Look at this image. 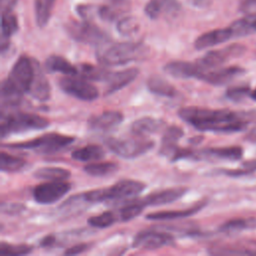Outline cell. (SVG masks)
<instances>
[{"mask_svg":"<svg viewBox=\"0 0 256 256\" xmlns=\"http://www.w3.org/2000/svg\"><path fill=\"white\" fill-rule=\"evenodd\" d=\"M245 51V47L241 44H231L222 49L207 52L203 57L197 60L198 64L205 70H210L220 66L226 61L241 56Z\"/></svg>","mask_w":256,"mask_h":256,"instance_id":"cell-10","label":"cell"},{"mask_svg":"<svg viewBox=\"0 0 256 256\" xmlns=\"http://www.w3.org/2000/svg\"><path fill=\"white\" fill-rule=\"evenodd\" d=\"M138 74H139V69L135 67L127 68L121 71L111 73L110 77L106 81L107 86H106L105 94L109 95L124 88L125 86L133 82L134 79L138 76Z\"/></svg>","mask_w":256,"mask_h":256,"instance_id":"cell-20","label":"cell"},{"mask_svg":"<svg viewBox=\"0 0 256 256\" xmlns=\"http://www.w3.org/2000/svg\"><path fill=\"white\" fill-rule=\"evenodd\" d=\"M117 30L124 36H130L138 30V23L132 17H125L118 21Z\"/></svg>","mask_w":256,"mask_h":256,"instance_id":"cell-41","label":"cell"},{"mask_svg":"<svg viewBox=\"0 0 256 256\" xmlns=\"http://www.w3.org/2000/svg\"><path fill=\"white\" fill-rule=\"evenodd\" d=\"M18 0H1V7L3 10H12Z\"/></svg>","mask_w":256,"mask_h":256,"instance_id":"cell-47","label":"cell"},{"mask_svg":"<svg viewBox=\"0 0 256 256\" xmlns=\"http://www.w3.org/2000/svg\"><path fill=\"white\" fill-rule=\"evenodd\" d=\"M256 228V217L248 218H237L229 220L223 223L219 230L224 233H235L242 230L255 229Z\"/></svg>","mask_w":256,"mask_h":256,"instance_id":"cell-31","label":"cell"},{"mask_svg":"<svg viewBox=\"0 0 256 256\" xmlns=\"http://www.w3.org/2000/svg\"><path fill=\"white\" fill-rule=\"evenodd\" d=\"M66 31L74 40L91 45H103L109 38L105 32L88 20L71 21L66 25Z\"/></svg>","mask_w":256,"mask_h":256,"instance_id":"cell-8","label":"cell"},{"mask_svg":"<svg viewBox=\"0 0 256 256\" xmlns=\"http://www.w3.org/2000/svg\"><path fill=\"white\" fill-rule=\"evenodd\" d=\"M25 207L21 204L18 203H14V204H2L1 205V210L3 213H7V214H18L19 212H21Z\"/></svg>","mask_w":256,"mask_h":256,"instance_id":"cell-43","label":"cell"},{"mask_svg":"<svg viewBox=\"0 0 256 256\" xmlns=\"http://www.w3.org/2000/svg\"><path fill=\"white\" fill-rule=\"evenodd\" d=\"M26 162L24 159L13 156L6 152H1L0 156V167L4 172H16L21 170L25 166Z\"/></svg>","mask_w":256,"mask_h":256,"instance_id":"cell-37","label":"cell"},{"mask_svg":"<svg viewBox=\"0 0 256 256\" xmlns=\"http://www.w3.org/2000/svg\"><path fill=\"white\" fill-rule=\"evenodd\" d=\"M144 189L145 184L143 182L132 179H122L113 186L87 191L83 193L82 196L86 203L131 200Z\"/></svg>","mask_w":256,"mask_h":256,"instance_id":"cell-4","label":"cell"},{"mask_svg":"<svg viewBox=\"0 0 256 256\" xmlns=\"http://www.w3.org/2000/svg\"><path fill=\"white\" fill-rule=\"evenodd\" d=\"M118 168V165L114 162H93L85 165L83 169L91 176L102 177L115 173Z\"/></svg>","mask_w":256,"mask_h":256,"instance_id":"cell-34","label":"cell"},{"mask_svg":"<svg viewBox=\"0 0 256 256\" xmlns=\"http://www.w3.org/2000/svg\"><path fill=\"white\" fill-rule=\"evenodd\" d=\"M166 122L159 118L154 117H142L134 121L131 125V132L133 135L146 137L151 134L165 130Z\"/></svg>","mask_w":256,"mask_h":256,"instance_id":"cell-21","label":"cell"},{"mask_svg":"<svg viewBox=\"0 0 256 256\" xmlns=\"http://www.w3.org/2000/svg\"><path fill=\"white\" fill-rule=\"evenodd\" d=\"M45 69L50 72H59L65 75L74 76L77 75V67L73 66L66 58L60 55H51L45 61Z\"/></svg>","mask_w":256,"mask_h":256,"instance_id":"cell-25","label":"cell"},{"mask_svg":"<svg viewBox=\"0 0 256 256\" xmlns=\"http://www.w3.org/2000/svg\"><path fill=\"white\" fill-rule=\"evenodd\" d=\"M241 166L248 169L251 173L256 172V159H249L247 161H244Z\"/></svg>","mask_w":256,"mask_h":256,"instance_id":"cell-46","label":"cell"},{"mask_svg":"<svg viewBox=\"0 0 256 256\" xmlns=\"http://www.w3.org/2000/svg\"><path fill=\"white\" fill-rule=\"evenodd\" d=\"M250 93L251 90L248 85H237L228 88L225 92V96L233 102H239L245 99Z\"/></svg>","mask_w":256,"mask_h":256,"instance_id":"cell-39","label":"cell"},{"mask_svg":"<svg viewBox=\"0 0 256 256\" xmlns=\"http://www.w3.org/2000/svg\"><path fill=\"white\" fill-rule=\"evenodd\" d=\"M146 85L150 92L159 96L174 97L177 93L175 87L170 82L158 75L150 76L147 79Z\"/></svg>","mask_w":256,"mask_h":256,"instance_id":"cell-26","label":"cell"},{"mask_svg":"<svg viewBox=\"0 0 256 256\" xmlns=\"http://www.w3.org/2000/svg\"><path fill=\"white\" fill-rule=\"evenodd\" d=\"M34 76V59L20 56L14 63L10 74L1 84L2 107L16 106L24 93L29 91Z\"/></svg>","mask_w":256,"mask_h":256,"instance_id":"cell-2","label":"cell"},{"mask_svg":"<svg viewBox=\"0 0 256 256\" xmlns=\"http://www.w3.org/2000/svg\"><path fill=\"white\" fill-rule=\"evenodd\" d=\"M179 117L200 131L232 133L244 130L256 119V110L231 111L228 109H209L197 106L182 107Z\"/></svg>","mask_w":256,"mask_h":256,"instance_id":"cell-1","label":"cell"},{"mask_svg":"<svg viewBox=\"0 0 256 256\" xmlns=\"http://www.w3.org/2000/svg\"><path fill=\"white\" fill-rule=\"evenodd\" d=\"M176 0H149L145 6V13L151 19H156L163 11L174 7Z\"/></svg>","mask_w":256,"mask_h":256,"instance_id":"cell-35","label":"cell"},{"mask_svg":"<svg viewBox=\"0 0 256 256\" xmlns=\"http://www.w3.org/2000/svg\"><path fill=\"white\" fill-rule=\"evenodd\" d=\"M77 76L82 77L88 81H107L111 75V71L106 68L94 66L92 64L83 63L77 67Z\"/></svg>","mask_w":256,"mask_h":256,"instance_id":"cell-28","label":"cell"},{"mask_svg":"<svg viewBox=\"0 0 256 256\" xmlns=\"http://www.w3.org/2000/svg\"><path fill=\"white\" fill-rule=\"evenodd\" d=\"M18 30V20L12 10L2 11L1 41H9V38Z\"/></svg>","mask_w":256,"mask_h":256,"instance_id":"cell-33","label":"cell"},{"mask_svg":"<svg viewBox=\"0 0 256 256\" xmlns=\"http://www.w3.org/2000/svg\"><path fill=\"white\" fill-rule=\"evenodd\" d=\"M245 73V70L238 66H230L225 68H219L215 70H207L200 77L202 80L211 85H224L233 79L241 76Z\"/></svg>","mask_w":256,"mask_h":256,"instance_id":"cell-14","label":"cell"},{"mask_svg":"<svg viewBox=\"0 0 256 256\" xmlns=\"http://www.w3.org/2000/svg\"><path fill=\"white\" fill-rule=\"evenodd\" d=\"M172 241L173 237L169 233L149 230L139 232L135 236L132 245L138 249L155 250L170 244Z\"/></svg>","mask_w":256,"mask_h":256,"instance_id":"cell-12","label":"cell"},{"mask_svg":"<svg viewBox=\"0 0 256 256\" xmlns=\"http://www.w3.org/2000/svg\"><path fill=\"white\" fill-rule=\"evenodd\" d=\"M74 140L75 138L73 136L59 133H48L32 140L5 144L4 146L11 149H26L40 153H54L65 148Z\"/></svg>","mask_w":256,"mask_h":256,"instance_id":"cell-6","label":"cell"},{"mask_svg":"<svg viewBox=\"0 0 256 256\" xmlns=\"http://www.w3.org/2000/svg\"><path fill=\"white\" fill-rule=\"evenodd\" d=\"M49 125L47 118L25 112H9L1 109L0 133L2 138L12 133L44 129Z\"/></svg>","mask_w":256,"mask_h":256,"instance_id":"cell-5","label":"cell"},{"mask_svg":"<svg viewBox=\"0 0 256 256\" xmlns=\"http://www.w3.org/2000/svg\"><path fill=\"white\" fill-rule=\"evenodd\" d=\"M234 37H242L256 32V13L248 14L230 25Z\"/></svg>","mask_w":256,"mask_h":256,"instance_id":"cell-29","label":"cell"},{"mask_svg":"<svg viewBox=\"0 0 256 256\" xmlns=\"http://www.w3.org/2000/svg\"><path fill=\"white\" fill-rule=\"evenodd\" d=\"M72 158L77 161L91 162L102 159L105 156V150L102 146L96 144H88L74 150L71 154Z\"/></svg>","mask_w":256,"mask_h":256,"instance_id":"cell-27","label":"cell"},{"mask_svg":"<svg viewBox=\"0 0 256 256\" xmlns=\"http://www.w3.org/2000/svg\"><path fill=\"white\" fill-rule=\"evenodd\" d=\"M250 97H251L254 101H256V89H254L253 91H251V93H250Z\"/></svg>","mask_w":256,"mask_h":256,"instance_id":"cell-50","label":"cell"},{"mask_svg":"<svg viewBox=\"0 0 256 256\" xmlns=\"http://www.w3.org/2000/svg\"><path fill=\"white\" fill-rule=\"evenodd\" d=\"M234 38L233 31L231 27L215 29L208 31L202 35H200L194 42V46L196 49L201 50L209 47H213L215 45L221 44L223 42L228 41L229 39Z\"/></svg>","mask_w":256,"mask_h":256,"instance_id":"cell-18","label":"cell"},{"mask_svg":"<svg viewBox=\"0 0 256 256\" xmlns=\"http://www.w3.org/2000/svg\"><path fill=\"white\" fill-rule=\"evenodd\" d=\"M164 70L172 77L179 79H199V77L205 72V70L198 64L197 61H172L164 66Z\"/></svg>","mask_w":256,"mask_h":256,"instance_id":"cell-13","label":"cell"},{"mask_svg":"<svg viewBox=\"0 0 256 256\" xmlns=\"http://www.w3.org/2000/svg\"><path fill=\"white\" fill-rule=\"evenodd\" d=\"M97 51L98 60L106 66L124 65L144 58L148 49L142 43L121 42L103 44Z\"/></svg>","mask_w":256,"mask_h":256,"instance_id":"cell-3","label":"cell"},{"mask_svg":"<svg viewBox=\"0 0 256 256\" xmlns=\"http://www.w3.org/2000/svg\"><path fill=\"white\" fill-rule=\"evenodd\" d=\"M56 1L57 0H34L35 19L39 27H44L49 22Z\"/></svg>","mask_w":256,"mask_h":256,"instance_id":"cell-30","label":"cell"},{"mask_svg":"<svg viewBox=\"0 0 256 256\" xmlns=\"http://www.w3.org/2000/svg\"><path fill=\"white\" fill-rule=\"evenodd\" d=\"M71 185L65 181H52L43 183L33 188V198L40 204H53L60 200L69 190Z\"/></svg>","mask_w":256,"mask_h":256,"instance_id":"cell-11","label":"cell"},{"mask_svg":"<svg viewBox=\"0 0 256 256\" xmlns=\"http://www.w3.org/2000/svg\"><path fill=\"white\" fill-rule=\"evenodd\" d=\"M212 0H194V4L198 6H204L211 3Z\"/></svg>","mask_w":256,"mask_h":256,"instance_id":"cell-49","label":"cell"},{"mask_svg":"<svg viewBox=\"0 0 256 256\" xmlns=\"http://www.w3.org/2000/svg\"><path fill=\"white\" fill-rule=\"evenodd\" d=\"M55 242H56V238L54 235H47L41 239L40 245L42 247H51L55 244Z\"/></svg>","mask_w":256,"mask_h":256,"instance_id":"cell-45","label":"cell"},{"mask_svg":"<svg viewBox=\"0 0 256 256\" xmlns=\"http://www.w3.org/2000/svg\"><path fill=\"white\" fill-rule=\"evenodd\" d=\"M143 209H144V205L139 200H129L118 211L119 220L122 222L130 221L136 216H138Z\"/></svg>","mask_w":256,"mask_h":256,"instance_id":"cell-36","label":"cell"},{"mask_svg":"<svg viewBox=\"0 0 256 256\" xmlns=\"http://www.w3.org/2000/svg\"><path fill=\"white\" fill-rule=\"evenodd\" d=\"M254 254H256V251H254Z\"/></svg>","mask_w":256,"mask_h":256,"instance_id":"cell-51","label":"cell"},{"mask_svg":"<svg viewBox=\"0 0 256 256\" xmlns=\"http://www.w3.org/2000/svg\"><path fill=\"white\" fill-rule=\"evenodd\" d=\"M197 160L201 159H216V160H239L243 156V149L240 146L228 147H212L196 150Z\"/></svg>","mask_w":256,"mask_h":256,"instance_id":"cell-15","label":"cell"},{"mask_svg":"<svg viewBox=\"0 0 256 256\" xmlns=\"http://www.w3.org/2000/svg\"><path fill=\"white\" fill-rule=\"evenodd\" d=\"M207 204V200H202L194 204L193 206L182 209V210H168V211H157L153 213H149L146 215V218L148 220H173V219H178V218H184L191 216L193 214H196L199 212L205 205Z\"/></svg>","mask_w":256,"mask_h":256,"instance_id":"cell-24","label":"cell"},{"mask_svg":"<svg viewBox=\"0 0 256 256\" xmlns=\"http://www.w3.org/2000/svg\"><path fill=\"white\" fill-rule=\"evenodd\" d=\"M123 114L120 111H104L98 115H92L88 119V125L91 129L106 131L115 128L123 121Z\"/></svg>","mask_w":256,"mask_h":256,"instance_id":"cell-19","label":"cell"},{"mask_svg":"<svg viewBox=\"0 0 256 256\" xmlns=\"http://www.w3.org/2000/svg\"><path fill=\"white\" fill-rule=\"evenodd\" d=\"M129 9V0H108L98 8V15L105 21H114L127 13Z\"/></svg>","mask_w":256,"mask_h":256,"instance_id":"cell-23","label":"cell"},{"mask_svg":"<svg viewBox=\"0 0 256 256\" xmlns=\"http://www.w3.org/2000/svg\"><path fill=\"white\" fill-rule=\"evenodd\" d=\"M245 139L249 142H252V143H256V128L250 130L247 135L245 136Z\"/></svg>","mask_w":256,"mask_h":256,"instance_id":"cell-48","label":"cell"},{"mask_svg":"<svg viewBox=\"0 0 256 256\" xmlns=\"http://www.w3.org/2000/svg\"><path fill=\"white\" fill-rule=\"evenodd\" d=\"M239 6L242 11H249L256 7V0H239Z\"/></svg>","mask_w":256,"mask_h":256,"instance_id":"cell-44","label":"cell"},{"mask_svg":"<svg viewBox=\"0 0 256 256\" xmlns=\"http://www.w3.org/2000/svg\"><path fill=\"white\" fill-rule=\"evenodd\" d=\"M134 136L132 138L109 137L105 140V144L114 154L126 159L139 157L154 146L153 141L142 136Z\"/></svg>","mask_w":256,"mask_h":256,"instance_id":"cell-7","label":"cell"},{"mask_svg":"<svg viewBox=\"0 0 256 256\" xmlns=\"http://www.w3.org/2000/svg\"><path fill=\"white\" fill-rule=\"evenodd\" d=\"M119 220L118 214L116 215L112 211H105L98 215H94L90 217L87 222L90 226L95 228H107L113 225L116 221Z\"/></svg>","mask_w":256,"mask_h":256,"instance_id":"cell-38","label":"cell"},{"mask_svg":"<svg viewBox=\"0 0 256 256\" xmlns=\"http://www.w3.org/2000/svg\"><path fill=\"white\" fill-rule=\"evenodd\" d=\"M28 93L38 101H47L50 98V84L44 75L39 63L34 59V76Z\"/></svg>","mask_w":256,"mask_h":256,"instance_id":"cell-17","label":"cell"},{"mask_svg":"<svg viewBox=\"0 0 256 256\" xmlns=\"http://www.w3.org/2000/svg\"><path fill=\"white\" fill-rule=\"evenodd\" d=\"M70 171L61 167H43L34 172V177L50 181H65L70 177Z\"/></svg>","mask_w":256,"mask_h":256,"instance_id":"cell-32","label":"cell"},{"mask_svg":"<svg viewBox=\"0 0 256 256\" xmlns=\"http://www.w3.org/2000/svg\"><path fill=\"white\" fill-rule=\"evenodd\" d=\"M59 87L62 91L82 101H93L98 98V89L90 81L77 75H66L59 79Z\"/></svg>","mask_w":256,"mask_h":256,"instance_id":"cell-9","label":"cell"},{"mask_svg":"<svg viewBox=\"0 0 256 256\" xmlns=\"http://www.w3.org/2000/svg\"><path fill=\"white\" fill-rule=\"evenodd\" d=\"M184 135V131L178 126H168L164 130L159 153L171 160L179 146L177 142Z\"/></svg>","mask_w":256,"mask_h":256,"instance_id":"cell-22","label":"cell"},{"mask_svg":"<svg viewBox=\"0 0 256 256\" xmlns=\"http://www.w3.org/2000/svg\"><path fill=\"white\" fill-rule=\"evenodd\" d=\"M0 250L2 253L11 254V255H24L29 254L33 247L27 244H10L6 242H1Z\"/></svg>","mask_w":256,"mask_h":256,"instance_id":"cell-40","label":"cell"},{"mask_svg":"<svg viewBox=\"0 0 256 256\" xmlns=\"http://www.w3.org/2000/svg\"><path fill=\"white\" fill-rule=\"evenodd\" d=\"M187 190L188 189L186 187H172L151 193L139 199V201L144 205V207L169 204L181 198L187 192Z\"/></svg>","mask_w":256,"mask_h":256,"instance_id":"cell-16","label":"cell"},{"mask_svg":"<svg viewBox=\"0 0 256 256\" xmlns=\"http://www.w3.org/2000/svg\"><path fill=\"white\" fill-rule=\"evenodd\" d=\"M90 246H91L90 243H78V244L73 245L72 247L68 248L67 250H65L64 254L65 255H77V254L87 251Z\"/></svg>","mask_w":256,"mask_h":256,"instance_id":"cell-42","label":"cell"}]
</instances>
